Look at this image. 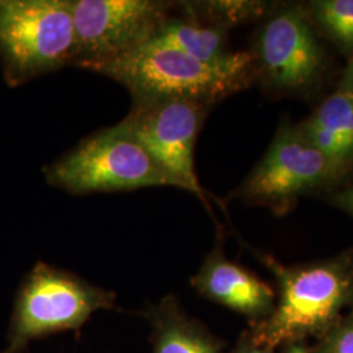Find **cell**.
<instances>
[{
	"mask_svg": "<svg viewBox=\"0 0 353 353\" xmlns=\"http://www.w3.org/2000/svg\"><path fill=\"white\" fill-rule=\"evenodd\" d=\"M76 67L117 81L132 103L182 99L214 106L255 83L249 51H239L227 63H204L156 38L114 58Z\"/></svg>",
	"mask_w": 353,
	"mask_h": 353,
	"instance_id": "6da1fadb",
	"label": "cell"
},
{
	"mask_svg": "<svg viewBox=\"0 0 353 353\" xmlns=\"http://www.w3.org/2000/svg\"><path fill=\"white\" fill-rule=\"evenodd\" d=\"M250 250L274 275L278 287L274 312L248 328L258 345L275 351L290 343L316 339L344 310L353 309V246L330 258L296 265Z\"/></svg>",
	"mask_w": 353,
	"mask_h": 353,
	"instance_id": "7a4b0ae2",
	"label": "cell"
},
{
	"mask_svg": "<svg viewBox=\"0 0 353 353\" xmlns=\"http://www.w3.org/2000/svg\"><path fill=\"white\" fill-rule=\"evenodd\" d=\"M255 83L272 99H309L322 87L330 59L305 3L275 1L252 39Z\"/></svg>",
	"mask_w": 353,
	"mask_h": 353,
	"instance_id": "3957f363",
	"label": "cell"
},
{
	"mask_svg": "<svg viewBox=\"0 0 353 353\" xmlns=\"http://www.w3.org/2000/svg\"><path fill=\"white\" fill-rule=\"evenodd\" d=\"M341 185V176L296 123L283 121L263 157L229 194V199L265 207L281 217L305 196L328 194Z\"/></svg>",
	"mask_w": 353,
	"mask_h": 353,
	"instance_id": "277c9868",
	"label": "cell"
},
{
	"mask_svg": "<svg viewBox=\"0 0 353 353\" xmlns=\"http://www.w3.org/2000/svg\"><path fill=\"white\" fill-rule=\"evenodd\" d=\"M43 173L51 186L74 195L174 188L150 153L119 123L81 140Z\"/></svg>",
	"mask_w": 353,
	"mask_h": 353,
	"instance_id": "5b68a950",
	"label": "cell"
},
{
	"mask_svg": "<svg viewBox=\"0 0 353 353\" xmlns=\"http://www.w3.org/2000/svg\"><path fill=\"white\" fill-rule=\"evenodd\" d=\"M115 293L72 272L38 262L21 285L1 353H20L38 338L64 331L79 335L90 316L115 307Z\"/></svg>",
	"mask_w": 353,
	"mask_h": 353,
	"instance_id": "8992f818",
	"label": "cell"
},
{
	"mask_svg": "<svg viewBox=\"0 0 353 353\" xmlns=\"http://www.w3.org/2000/svg\"><path fill=\"white\" fill-rule=\"evenodd\" d=\"M0 55L12 85L72 65L70 0H0Z\"/></svg>",
	"mask_w": 353,
	"mask_h": 353,
	"instance_id": "52a82bcc",
	"label": "cell"
},
{
	"mask_svg": "<svg viewBox=\"0 0 353 353\" xmlns=\"http://www.w3.org/2000/svg\"><path fill=\"white\" fill-rule=\"evenodd\" d=\"M214 106L182 99L132 103L119 125L150 153L174 188L194 194L214 219L211 201L227 212L225 204L204 189L195 169V145Z\"/></svg>",
	"mask_w": 353,
	"mask_h": 353,
	"instance_id": "ba28073f",
	"label": "cell"
},
{
	"mask_svg": "<svg viewBox=\"0 0 353 353\" xmlns=\"http://www.w3.org/2000/svg\"><path fill=\"white\" fill-rule=\"evenodd\" d=\"M76 36L72 65L114 58L156 37L173 1L70 0Z\"/></svg>",
	"mask_w": 353,
	"mask_h": 353,
	"instance_id": "9c48e42d",
	"label": "cell"
},
{
	"mask_svg": "<svg viewBox=\"0 0 353 353\" xmlns=\"http://www.w3.org/2000/svg\"><path fill=\"white\" fill-rule=\"evenodd\" d=\"M223 229L217 228L214 249L203 261L190 284L202 297L239 313L249 325L265 321L276 305V290L224 252Z\"/></svg>",
	"mask_w": 353,
	"mask_h": 353,
	"instance_id": "30bf717a",
	"label": "cell"
},
{
	"mask_svg": "<svg viewBox=\"0 0 353 353\" xmlns=\"http://www.w3.org/2000/svg\"><path fill=\"white\" fill-rule=\"evenodd\" d=\"M296 126L326 157L343 185L353 179L352 96L336 89Z\"/></svg>",
	"mask_w": 353,
	"mask_h": 353,
	"instance_id": "8fae6325",
	"label": "cell"
},
{
	"mask_svg": "<svg viewBox=\"0 0 353 353\" xmlns=\"http://www.w3.org/2000/svg\"><path fill=\"white\" fill-rule=\"evenodd\" d=\"M144 316L151 325L152 353H224V341L190 318L174 294L150 305Z\"/></svg>",
	"mask_w": 353,
	"mask_h": 353,
	"instance_id": "7c38bea8",
	"label": "cell"
},
{
	"mask_svg": "<svg viewBox=\"0 0 353 353\" xmlns=\"http://www.w3.org/2000/svg\"><path fill=\"white\" fill-rule=\"evenodd\" d=\"M154 38L204 63H227L239 54L229 49L228 30L199 20L182 1L174 3L173 11Z\"/></svg>",
	"mask_w": 353,
	"mask_h": 353,
	"instance_id": "4fadbf2b",
	"label": "cell"
},
{
	"mask_svg": "<svg viewBox=\"0 0 353 353\" xmlns=\"http://www.w3.org/2000/svg\"><path fill=\"white\" fill-rule=\"evenodd\" d=\"M319 36L348 61L353 58V0H312L305 3Z\"/></svg>",
	"mask_w": 353,
	"mask_h": 353,
	"instance_id": "5bb4252c",
	"label": "cell"
},
{
	"mask_svg": "<svg viewBox=\"0 0 353 353\" xmlns=\"http://www.w3.org/2000/svg\"><path fill=\"white\" fill-rule=\"evenodd\" d=\"M183 7L207 24L230 30L232 28L261 21L275 1L258 0H208L182 1Z\"/></svg>",
	"mask_w": 353,
	"mask_h": 353,
	"instance_id": "9a60e30c",
	"label": "cell"
},
{
	"mask_svg": "<svg viewBox=\"0 0 353 353\" xmlns=\"http://www.w3.org/2000/svg\"><path fill=\"white\" fill-rule=\"evenodd\" d=\"M312 353H353V309L316 338Z\"/></svg>",
	"mask_w": 353,
	"mask_h": 353,
	"instance_id": "2e32d148",
	"label": "cell"
},
{
	"mask_svg": "<svg viewBox=\"0 0 353 353\" xmlns=\"http://www.w3.org/2000/svg\"><path fill=\"white\" fill-rule=\"evenodd\" d=\"M328 202L338 207L353 219V179L344 183L341 188L328 192Z\"/></svg>",
	"mask_w": 353,
	"mask_h": 353,
	"instance_id": "e0dca14e",
	"label": "cell"
},
{
	"mask_svg": "<svg viewBox=\"0 0 353 353\" xmlns=\"http://www.w3.org/2000/svg\"><path fill=\"white\" fill-rule=\"evenodd\" d=\"M229 353H275V351H271L268 348H265V347L254 343L249 331L245 330L241 334L240 339L236 343L234 348Z\"/></svg>",
	"mask_w": 353,
	"mask_h": 353,
	"instance_id": "ac0fdd59",
	"label": "cell"
},
{
	"mask_svg": "<svg viewBox=\"0 0 353 353\" xmlns=\"http://www.w3.org/2000/svg\"><path fill=\"white\" fill-rule=\"evenodd\" d=\"M338 88L347 92L350 96L353 97V58L351 61H348L347 67L344 68V72L341 76Z\"/></svg>",
	"mask_w": 353,
	"mask_h": 353,
	"instance_id": "d6986e66",
	"label": "cell"
},
{
	"mask_svg": "<svg viewBox=\"0 0 353 353\" xmlns=\"http://www.w3.org/2000/svg\"><path fill=\"white\" fill-rule=\"evenodd\" d=\"M281 353H312V348L307 345L306 341H294L283 345Z\"/></svg>",
	"mask_w": 353,
	"mask_h": 353,
	"instance_id": "ffe728a7",
	"label": "cell"
}]
</instances>
